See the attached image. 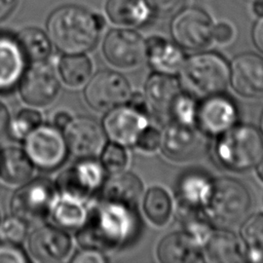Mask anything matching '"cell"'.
<instances>
[{
	"label": "cell",
	"mask_w": 263,
	"mask_h": 263,
	"mask_svg": "<svg viewBox=\"0 0 263 263\" xmlns=\"http://www.w3.org/2000/svg\"><path fill=\"white\" fill-rule=\"evenodd\" d=\"M140 225L137 208L104 199L90 206L86 223L78 229L77 241L82 248L118 250L137 239Z\"/></svg>",
	"instance_id": "cell-1"
},
{
	"label": "cell",
	"mask_w": 263,
	"mask_h": 263,
	"mask_svg": "<svg viewBox=\"0 0 263 263\" xmlns=\"http://www.w3.org/2000/svg\"><path fill=\"white\" fill-rule=\"evenodd\" d=\"M104 27L102 14L76 4L57 7L46 21V33L52 45L64 54L91 50Z\"/></svg>",
	"instance_id": "cell-2"
},
{
	"label": "cell",
	"mask_w": 263,
	"mask_h": 263,
	"mask_svg": "<svg viewBox=\"0 0 263 263\" xmlns=\"http://www.w3.org/2000/svg\"><path fill=\"white\" fill-rule=\"evenodd\" d=\"M179 75L184 91L204 99L224 93L230 82V64L217 52H198L186 58Z\"/></svg>",
	"instance_id": "cell-3"
},
{
	"label": "cell",
	"mask_w": 263,
	"mask_h": 263,
	"mask_svg": "<svg viewBox=\"0 0 263 263\" xmlns=\"http://www.w3.org/2000/svg\"><path fill=\"white\" fill-rule=\"evenodd\" d=\"M215 155L221 166L232 172H246L263 157V136L256 126L235 124L217 137Z\"/></svg>",
	"instance_id": "cell-4"
},
{
	"label": "cell",
	"mask_w": 263,
	"mask_h": 263,
	"mask_svg": "<svg viewBox=\"0 0 263 263\" xmlns=\"http://www.w3.org/2000/svg\"><path fill=\"white\" fill-rule=\"evenodd\" d=\"M252 206L249 189L240 181L222 177L214 181L203 212L215 227L229 229L243 222Z\"/></svg>",
	"instance_id": "cell-5"
},
{
	"label": "cell",
	"mask_w": 263,
	"mask_h": 263,
	"mask_svg": "<svg viewBox=\"0 0 263 263\" xmlns=\"http://www.w3.org/2000/svg\"><path fill=\"white\" fill-rule=\"evenodd\" d=\"M58 195L55 183L46 178L28 180L13 193L10 201L12 215L28 224L44 220L48 215Z\"/></svg>",
	"instance_id": "cell-6"
},
{
	"label": "cell",
	"mask_w": 263,
	"mask_h": 263,
	"mask_svg": "<svg viewBox=\"0 0 263 263\" xmlns=\"http://www.w3.org/2000/svg\"><path fill=\"white\" fill-rule=\"evenodd\" d=\"M24 150L33 165L42 171L60 167L69 153L63 130L42 123L26 137Z\"/></svg>",
	"instance_id": "cell-7"
},
{
	"label": "cell",
	"mask_w": 263,
	"mask_h": 263,
	"mask_svg": "<svg viewBox=\"0 0 263 263\" xmlns=\"http://www.w3.org/2000/svg\"><path fill=\"white\" fill-rule=\"evenodd\" d=\"M214 25L205 10L195 6L183 7L174 14L171 34L174 41L183 49L201 50L214 42Z\"/></svg>",
	"instance_id": "cell-8"
},
{
	"label": "cell",
	"mask_w": 263,
	"mask_h": 263,
	"mask_svg": "<svg viewBox=\"0 0 263 263\" xmlns=\"http://www.w3.org/2000/svg\"><path fill=\"white\" fill-rule=\"evenodd\" d=\"M128 80L112 70H101L89 78L84 89L86 103L95 110L107 112L124 105L132 96Z\"/></svg>",
	"instance_id": "cell-9"
},
{
	"label": "cell",
	"mask_w": 263,
	"mask_h": 263,
	"mask_svg": "<svg viewBox=\"0 0 263 263\" xmlns=\"http://www.w3.org/2000/svg\"><path fill=\"white\" fill-rule=\"evenodd\" d=\"M105 173L101 161L96 158L78 159L58 177L55 186L59 192L89 200L102 188Z\"/></svg>",
	"instance_id": "cell-10"
},
{
	"label": "cell",
	"mask_w": 263,
	"mask_h": 263,
	"mask_svg": "<svg viewBox=\"0 0 263 263\" xmlns=\"http://www.w3.org/2000/svg\"><path fill=\"white\" fill-rule=\"evenodd\" d=\"M103 53L116 67L135 68L146 60V39L132 28L112 29L104 38Z\"/></svg>",
	"instance_id": "cell-11"
},
{
	"label": "cell",
	"mask_w": 263,
	"mask_h": 263,
	"mask_svg": "<svg viewBox=\"0 0 263 263\" xmlns=\"http://www.w3.org/2000/svg\"><path fill=\"white\" fill-rule=\"evenodd\" d=\"M63 133L69 153L78 159L98 157L106 145L103 125L89 116L72 117Z\"/></svg>",
	"instance_id": "cell-12"
},
{
	"label": "cell",
	"mask_w": 263,
	"mask_h": 263,
	"mask_svg": "<svg viewBox=\"0 0 263 263\" xmlns=\"http://www.w3.org/2000/svg\"><path fill=\"white\" fill-rule=\"evenodd\" d=\"M18 84L23 101L33 107H43L53 102L61 87L54 69L46 61L32 63Z\"/></svg>",
	"instance_id": "cell-13"
},
{
	"label": "cell",
	"mask_w": 263,
	"mask_h": 263,
	"mask_svg": "<svg viewBox=\"0 0 263 263\" xmlns=\"http://www.w3.org/2000/svg\"><path fill=\"white\" fill-rule=\"evenodd\" d=\"M147 112L124 104L107 111L103 128L107 138L122 146H135L141 133L149 125Z\"/></svg>",
	"instance_id": "cell-14"
},
{
	"label": "cell",
	"mask_w": 263,
	"mask_h": 263,
	"mask_svg": "<svg viewBox=\"0 0 263 263\" xmlns=\"http://www.w3.org/2000/svg\"><path fill=\"white\" fill-rule=\"evenodd\" d=\"M237 118L235 103L224 93H218L198 103L196 127L203 135L218 137L234 126Z\"/></svg>",
	"instance_id": "cell-15"
},
{
	"label": "cell",
	"mask_w": 263,
	"mask_h": 263,
	"mask_svg": "<svg viewBox=\"0 0 263 263\" xmlns=\"http://www.w3.org/2000/svg\"><path fill=\"white\" fill-rule=\"evenodd\" d=\"M72 239L65 229L53 225L36 228L29 237V251L41 262H59L71 253Z\"/></svg>",
	"instance_id": "cell-16"
},
{
	"label": "cell",
	"mask_w": 263,
	"mask_h": 263,
	"mask_svg": "<svg viewBox=\"0 0 263 263\" xmlns=\"http://www.w3.org/2000/svg\"><path fill=\"white\" fill-rule=\"evenodd\" d=\"M243 98L263 96V57L254 52L237 54L230 64V82Z\"/></svg>",
	"instance_id": "cell-17"
},
{
	"label": "cell",
	"mask_w": 263,
	"mask_h": 263,
	"mask_svg": "<svg viewBox=\"0 0 263 263\" xmlns=\"http://www.w3.org/2000/svg\"><path fill=\"white\" fill-rule=\"evenodd\" d=\"M199 129L172 121L161 132L160 148L163 154L175 161H186L194 158L202 150V139Z\"/></svg>",
	"instance_id": "cell-18"
},
{
	"label": "cell",
	"mask_w": 263,
	"mask_h": 263,
	"mask_svg": "<svg viewBox=\"0 0 263 263\" xmlns=\"http://www.w3.org/2000/svg\"><path fill=\"white\" fill-rule=\"evenodd\" d=\"M26 63L16 36L0 32V92H8L20 83Z\"/></svg>",
	"instance_id": "cell-19"
},
{
	"label": "cell",
	"mask_w": 263,
	"mask_h": 263,
	"mask_svg": "<svg viewBox=\"0 0 263 263\" xmlns=\"http://www.w3.org/2000/svg\"><path fill=\"white\" fill-rule=\"evenodd\" d=\"M146 61L154 72L175 76L181 71L186 57L175 41L152 36L146 39Z\"/></svg>",
	"instance_id": "cell-20"
},
{
	"label": "cell",
	"mask_w": 263,
	"mask_h": 263,
	"mask_svg": "<svg viewBox=\"0 0 263 263\" xmlns=\"http://www.w3.org/2000/svg\"><path fill=\"white\" fill-rule=\"evenodd\" d=\"M101 189L105 200L137 208L143 194L144 185L134 173L122 171L111 174Z\"/></svg>",
	"instance_id": "cell-21"
},
{
	"label": "cell",
	"mask_w": 263,
	"mask_h": 263,
	"mask_svg": "<svg viewBox=\"0 0 263 263\" xmlns=\"http://www.w3.org/2000/svg\"><path fill=\"white\" fill-rule=\"evenodd\" d=\"M156 252L163 263H195L204 260L202 249L183 231L164 236Z\"/></svg>",
	"instance_id": "cell-22"
},
{
	"label": "cell",
	"mask_w": 263,
	"mask_h": 263,
	"mask_svg": "<svg viewBox=\"0 0 263 263\" xmlns=\"http://www.w3.org/2000/svg\"><path fill=\"white\" fill-rule=\"evenodd\" d=\"M89 211L88 200L58 191L50 215L57 226L65 230H78L86 223Z\"/></svg>",
	"instance_id": "cell-23"
},
{
	"label": "cell",
	"mask_w": 263,
	"mask_h": 263,
	"mask_svg": "<svg viewBox=\"0 0 263 263\" xmlns=\"http://www.w3.org/2000/svg\"><path fill=\"white\" fill-rule=\"evenodd\" d=\"M182 90L179 80L173 75L154 72L145 83V99L159 116H168L170 107Z\"/></svg>",
	"instance_id": "cell-24"
},
{
	"label": "cell",
	"mask_w": 263,
	"mask_h": 263,
	"mask_svg": "<svg viewBox=\"0 0 263 263\" xmlns=\"http://www.w3.org/2000/svg\"><path fill=\"white\" fill-rule=\"evenodd\" d=\"M214 181L202 172H187L177 184L178 205L203 210L212 194Z\"/></svg>",
	"instance_id": "cell-25"
},
{
	"label": "cell",
	"mask_w": 263,
	"mask_h": 263,
	"mask_svg": "<svg viewBox=\"0 0 263 263\" xmlns=\"http://www.w3.org/2000/svg\"><path fill=\"white\" fill-rule=\"evenodd\" d=\"M105 11L113 24L123 28L144 27L154 15L145 0H107Z\"/></svg>",
	"instance_id": "cell-26"
},
{
	"label": "cell",
	"mask_w": 263,
	"mask_h": 263,
	"mask_svg": "<svg viewBox=\"0 0 263 263\" xmlns=\"http://www.w3.org/2000/svg\"><path fill=\"white\" fill-rule=\"evenodd\" d=\"M202 252L203 257L205 256L212 262L232 263L246 261L242 242L232 231L225 228L214 230Z\"/></svg>",
	"instance_id": "cell-27"
},
{
	"label": "cell",
	"mask_w": 263,
	"mask_h": 263,
	"mask_svg": "<svg viewBox=\"0 0 263 263\" xmlns=\"http://www.w3.org/2000/svg\"><path fill=\"white\" fill-rule=\"evenodd\" d=\"M34 165L24 149L9 146L0 151V177L9 184H23L30 180Z\"/></svg>",
	"instance_id": "cell-28"
},
{
	"label": "cell",
	"mask_w": 263,
	"mask_h": 263,
	"mask_svg": "<svg viewBox=\"0 0 263 263\" xmlns=\"http://www.w3.org/2000/svg\"><path fill=\"white\" fill-rule=\"evenodd\" d=\"M178 218L183 229L182 231L203 249L215 230V226L205 216L203 210L179 205Z\"/></svg>",
	"instance_id": "cell-29"
},
{
	"label": "cell",
	"mask_w": 263,
	"mask_h": 263,
	"mask_svg": "<svg viewBox=\"0 0 263 263\" xmlns=\"http://www.w3.org/2000/svg\"><path fill=\"white\" fill-rule=\"evenodd\" d=\"M21 48L31 63L47 61L52 52V43L46 32L36 27H27L15 34Z\"/></svg>",
	"instance_id": "cell-30"
},
{
	"label": "cell",
	"mask_w": 263,
	"mask_h": 263,
	"mask_svg": "<svg viewBox=\"0 0 263 263\" xmlns=\"http://www.w3.org/2000/svg\"><path fill=\"white\" fill-rule=\"evenodd\" d=\"M246 261H263V213L246 218L240 228Z\"/></svg>",
	"instance_id": "cell-31"
},
{
	"label": "cell",
	"mask_w": 263,
	"mask_h": 263,
	"mask_svg": "<svg viewBox=\"0 0 263 263\" xmlns=\"http://www.w3.org/2000/svg\"><path fill=\"white\" fill-rule=\"evenodd\" d=\"M59 73L67 85L81 86L91 76L92 63L84 53H66L59 62Z\"/></svg>",
	"instance_id": "cell-32"
},
{
	"label": "cell",
	"mask_w": 263,
	"mask_h": 263,
	"mask_svg": "<svg viewBox=\"0 0 263 263\" xmlns=\"http://www.w3.org/2000/svg\"><path fill=\"white\" fill-rule=\"evenodd\" d=\"M143 210L154 225H165L173 213V201L167 191L161 187H151L145 194Z\"/></svg>",
	"instance_id": "cell-33"
},
{
	"label": "cell",
	"mask_w": 263,
	"mask_h": 263,
	"mask_svg": "<svg viewBox=\"0 0 263 263\" xmlns=\"http://www.w3.org/2000/svg\"><path fill=\"white\" fill-rule=\"evenodd\" d=\"M197 109L198 103L196 98L182 89L173 101L168 116L172 118V121L179 124L196 126Z\"/></svg>",
	"instance_id": "cell-34"
},
{
	"label": "cell",
	"mask_w": 263,
	"mask_h": 263,
	"mask_svg": "<svg viewBox=\"0 0 263 263\" xmlns=\"http://www.w3.org/2000/svg\"><path fill=\"white\" fill-rule=\"evenodd\" d=\"M41 123L42 116L37 110L31 108L22 109L9 120L7 134L14 140L24 141Z\"/></svg>",
	"instance_id": "cell-35"
},
{
	"label": "cell",
	"mask_w": 263,
	"mask_h": 263,
	"mask_svg": "<svg viewBox=\"0 0 263 263\" xmlns=\"http://www.w3.org/2000/svg\"><path fill=\"white\" fill-rule=\"evenodd\" d=\"M100 155L102 165L105 171L110 174L124 171L128 162V155L125 147L115 142L106 143Z\"/></svg>",
	"instance_id": "cell-36"
},
{
	"label": "cell",
	"mask_w": 263,
	"mask_h": 263,
	"mask_svg": "<svg viewBox=\"0 0 263 263\" xmlns=\"http://www.w3.org/2000/svg\"><path fill=\"white\" fill-rule=\"evenodd\" d=\"M28 235V223L12 215L0 221V241L20 245Z\"/></svg>",
	"instance_id": "cell-37"
},
{
	"label": "cell",
	"mask_w": 263,
	"mask_h": 263,
	"mask_svg": "<svg viewBox=\"0 0 263 263\" xmlns=\"http://www.w3.org/2000/svg\"><path fill=\"white\" fill-rule=\"evenodd\" d=\"M161 132L150 124L141 133L135 146L146 152H153L160 148Z\"/></svg>",
	"instance_id": "cell-38"
},
{
	"label": "cell",
	"mask_w": 263,
	"mask_h": 263,
	"mask_svg": "<svg viewBox=\"0 0 263 263\" xmlns=\"http://www.w3.org/2000/svg\"><path fill=\"white\" fill-rule=\"evenodd\" d=\"M154 15L166 17L181 10L186 0H145Z\"/></svg>",
	"instance_id": "cell-39"
},
{
	"label": "cell",
	"mask_w": 263,
	"mask_h": 263,
	"mask_svg": "<svg viewBox=\"0 0 263 263\" xmlns=\"http://www.w3.org/2000/svg\"><path fill=\"white\" fill-rule=\"evenodd\" d=\"M29 258L17 245L0 241V263H27Z\"/></svg>",
	"instance_id": "cell-40"
},
{
	"label": "cell",
	"mask_w": 263,
	"mask_h": 263,
	"mask_svg": "<svg viewBox=\"0 0 263 263\" xmlns=\"http://www.w3.org/2000/svg\"><path fill=\"white\" fill-rule=\"evenodd\" d=\"M108 261L109 259L103 251L89 248H82L71 258L72 263H106Z\"/></svg>",
	"instance_id": "cell-41"
},
{
	"label": "cell",
	"mask_w": 263,
	"mask_h": 263,
	"mask_svg": "<svg viewBox=\"0 0 263 263\" xmlns=\"http://www.w3.org/2000/svg\"><path fill=\"white\" fill-rule=\"evenodd\" d=\"M235 36V30L227 22H220L214 25L213 39L219 44H227L233 40Z\"/></svg>",
	"instance_id": "cell-42"
},
{
	"label": "cell",
	"mask_w": 263,
	"mask_h": 263,
	"mask_svg": "<svg viewBox=\"0 0 263 263\" xmlns=\"http://www.w3.org/2000/svg\"><path fill=\"white\" fill-rule=\"evenodd\" d=\"M252 39L258 50L263 53V16L255 23L252 29Z\"/></svg>",
	"instance_id": "cell-43"
},
{
	"label": "cell",
	"mask_w": 263,
	"mask_h": 263,
	"mask_svg": "<svg viewBox=\"0 0 263 263\" xmlns=\"http://www.w3.org/2000/svg\"><path fill=\"white\" fill-rule=\"evenodd\" d=\"M72 116L66 112V111H59L55 114H53L52 117V125L58 127L61 130H64V128L68 125V123L71 121Z\"/></svg>",
	"instance_id": "cell-44"
},
{
	"label": "cell",
	"mask_w": 263,
	"mask_h": 263,
	"mask_svg": "<svg viewBox=\"0 0 263 263\" xmlns=\"http://www.w3.org/2000/svg\"><path fill=\"white\" fill-rule=\"evenodd\" d=\"M9 112L6 108V106L0 102V139L7 134L8 125H9Z\"/></svg>",
	"instance_id": "cell-45"
},
{
	"label": "cell",
	"mask_w": 263,
	"mask_h": 263,
	"mask_svg": "<svg viewBox=\"0 0 263 263\" xmlns=\"http://www.w3.org/2000/svg\"><path fill=\"white\" fill-rule=\"evenodd\" d=\"M18 0H0V22L7 18L14 10Z\"/></svg>",
	"instance_id": "cell-46"
},
{
	"label": "cell",
	"mask_w": 263,
	"mask_h": 263,
	"mask_svg": "<svg viewBox=\"0 0 263 263\" xmlns=\"http://www.w3.org/2000/svg\"><path fill=\"white\" fill-rule=\"evenodd\" d=\"M253 4V11L258 16H263V0H255L252 2Z\"/></svg>",
	"instance_id": "cell-47"
},
{
	"label": "cell",
	"mask_w": 263,
	"mask_h": 263,
	"mask_svg": "<svg viewBox=\"0 0 263 263\" xmlns=\"http://www.w3.org/2000/svg\"><path fill=\"white\" fill-rule=\"evenodd\" d=\"M256 167V175L259 178L261 182H263V157L260 159V161L257 163Z\"/></svg>",
	"instance_id": "cell-48"
},
{
	"label": "cell",
	"mask_w": 263,
	"mask_h": 263,
	"mask_svg": "<svg viewBox=\"0 0 263 263\" xmlns=\"http://www.w3.org/2000/svg\"><path fill=\"white\" fill-rule=\"evenodd\" d=\"M260 132H261V134L263 136V113L261 115V120H260Z\"/></svg>",
	"instance_id": "cell-49"
},
{
	"label": "cell",
	"mask_w": 263,
	"mask_h": 263,
	"mask_svg": "<svg viewBox=\"0 0 263 263\" xmlns=\"http://www.w3.org/2000/svg\"><path fill=\"white\" fill-rule=\"evenodd\" d=\"M246 1H250V2H253V1H255V0H246Z\"/></svg>",
	"instance_id": "cell-50"
}]
</instances>
